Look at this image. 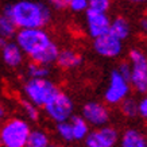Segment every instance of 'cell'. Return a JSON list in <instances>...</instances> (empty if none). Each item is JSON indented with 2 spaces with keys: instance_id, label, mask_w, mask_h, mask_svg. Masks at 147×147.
I'll list each match as a JSON object with an SVG mask.
<instances>
[{
  "instance_id": "f1b7e54d",
  "label": "cell",
  "mask_w": 147,
  "mask_h": 147,
  "mask_svg": "<svg viewBox=\"0 0 147 147\" xmlns=\"http://www.w3.org/2000/svg\"><path fill=\"white\" fill-rule=\"evenodd\" d=\"M4 115H5V109H4V107L0 104V120L4 117Z\"/></svg>"
},
{
  "instance_id": "d6986e66",
  "label": "cell",
  "mask_w": 147,
  "mask_h": 147,
  "mask_svg": "<svg viewBox=\"0 0 147 147\" xmlns=\"http://www.w3.org/2000/svg\"><path fill=\"white\" fill-rule=\"evenodd\" d=\"M49 74H50V69L46 65H42V63L32 61L27 66V76L30 78H47Z\"/></svg>"
},
{
  "instance_id": "5b68a950",
  "label": "cell",
  "mask_w": 147,
  "mask_h": 147,
  "mask_svg": "<svg viewBox=\"0 0 147 147\" xmlns=\"http://www.w3.org/2000/svg\"><path fill=\"white\" fill-rule=\"evenodd\" d=\"M131 61V74L129 84L139 93H146L147 90V58L142 50L132 49L129 51Z\"/></svg>"
},
{
  "instance_id": "cb8c5ba5",
  "label": "cell",
  "mask_w": 147,
  "mask_h": 147,
  "mask_svg": "<svg viewBox=\"0 0 147 147\" xmlns=\"http://www.w3.org/2000/svg\"><path fill=\"white\" fill-rule=\"evenodd\" d=\"M67 7L73 12H82L88 8V0H70Z\"/></svg>"
},
{
  "instance_id": "30bf717a",
  "label": "cell",
  "mask_w": 147,
  "mask_h": 147,
  "mask_svg": "<svg viewBox=\"0 0 147 147\" xmlns=\"http://www.w3.org/2000/svg\"><path fill=\"white\" fill-rule=\"evenodd\" d=\"M85 18H86L88 34H89L93 39L109 31L111 19H109V16L107 15V12H100V11H94V9L86 8L85 9Z\"/></svg>"
},
{
  "instance_id": "7c38bea8",
  "label": "cell",
  "mask_w": 147,
  "mask_h": 147,
  "mask_svg": "<svg viewBox=\"0 0 147 147\" xmlns=\"http://www.w3.org/2000/svg\"><path fill=\"white\" fill-rule=\"evenodd\" d=\"M1 57L5 65L9 67H18L23 62V51L16 45V42H7L1 47Z\"/></svg>"
},
{
  "instance_id": "ffe728a7",
  "label": "cell",
  "mask_w": 147,
  "mask_h": 147,
  "mask_svg": "<svg viewBox=\"0 0 147 147\" xmlns=\"http://www.w3.org/2000/svg\"><path fill=\"white\" fill-rule=\"evenodd\" d=\"M121 112L124 113L127 117H134L138 115V101H135L134 98L125 97L124 100H121Z\"/></svg>"
},
{
  "instance_id": "3957f363",
  "label": "cell",
  "mask_w": 147,
  "mask_h": 147,
  "mask_svg": "<svg viewBox=\"0 0 147 147\" xmlns=\"http://www.w3.org/2000/svg\"><path fill=\"white\" fill-rule=\"evenodd\" d=\"M30 124L23 119L13 117L0 127V146L1 147H26L30 135Z\"/></svg>"
},
{
  "instance_id": "e0dca14e",
  "label": "cell",
  "mask_w": 147,
  "mask_h": 147,
  "mask_svg": "<svg viewBox=\"0 0 147 147\" xmlns=\"http://www.w3.org/2000/svg\"><path fill=\"white\" fill-rule=\"evenodd\" d=\"M16 31H18V27L15 26L12 19L9 18L8 15H5L4 12L0 13V36L9 39V38L15 36Z\"/></svg>"
},
{
  "instance_id": "d4e9b609",
  "label": "cell",
  "mask_w": 147,
  "mask_h": 147,
  "mask_svg": "<svg viewBox=\"0 0 147 147\" xmlns=\"http://www.w3.org/2000/svg\"><path fill=\"white\" fill-rule=\"evenodd\" d=\"M117 71H119V73H120V74L124 77V78H127V80L129 81V74H131V63L123 62L120 66H119Z\"/></svg>"
},
{
  "instance_id": "ba28073f",
  "label": "cell",
  "mask_w": 147,
  "mask_h": 147,
  "mask_svg": "<svg viewBox=\"0 0 147 147\" xmlns=\"http://www.w3.org/2000/svg\"><path fill=\"white\" fill-rule=\"evenodd\" d=\"M84 140L86 147H115L119 140V134L113 127L105 124L94 131H89Z\"/></svg>"
},
{
  "instance_id": "83f0119b",
  "label": "cell",
  "mask_w": 147,
  "mask_h": 147,
  "mask_svg": "<svg viewBox=\"0 0 147 147\" xmlns=\"http://www.w3.org/2000/svg\"><path fill=\"white\" fill-rule=\"evenodd\" d=\"M140 27H142V30H144V31L147 30V20H146V18L140 20Z\"/></svg>"
},
{
  "instance_id": "4fadbf2b",
  "label": "cell",
  "mask_w": 147,
  "mask_h": 147,
  "mask_svg": "<svg viewBox=\"0 0 147 147\" xmlns=\"http://www.w3.org/2000/svg\"><path fill=\"white\" fill-rule=\"evenodd\" d=\"M55 62L58 63V66L62 67V69H76L82 63V57L81 54L73 51V50H62L58 53L57 61Z\"/></svg>"
},
{
  "instance_id": "f546056e",
  "label": "cell",
  "mask_w": 147,
  "mask_h": 147,
  "mask_svg": "<svg viewBox=\"0 0 147 147\" xmlns=\"http://www.w3.org/2000/svg\"><path fill=\"white\" fill-rule=\"evenodd\" d=\"M7 42H8V39H5V38H3V36H0V49H1Z\"/></svg>"
},
{
  "instance_id": "7a4b0ae2",
  "label": "cell",
  "mask_w": 147,
  "mask_h": 147,
  "mask_svg": "<svg viewBox=\"0 0 147 147\" xmlns=\"http://www.w3.org/2000/svg\"><path fill=\"white\" fill-rule=\"evenodd\" d=\"M15 42L23 54L34 59L53 43V39L43 28H19L15 34Z\"/></svg>"
},
{
  "instance_id": "44dd1931",
  "label": "cell",
  "mask_w": 147,
  "mask_h": 147,
  "mask_svg": "<svg viewBox=\"0 0 147 147\" xmlns=\"http://www.w3.org/2000/svg\"><path fill=\"white\" fill-rule=\"evenodd\" d=\"M57 132L63 140H66V142H71L73 140V132H71V125L69 120L57 123Z\"/></svg>"
},
{
  "instance_id": "7402d4cb",
  "label": "cell",
  "mask_w": 147,
  "mask_h": 147,
  "mask_svg": "<svg viewBox=\"0 0 147 147\" xmlns=\"http://www.w3.org/2000/svg\"><path fill=\"white\" fill-rule=\"evenodd\" d=\"M22 108H23V112L26 113V116L32 121H36L39 119V109L36 107L35 104H32L31 101L28 100H23L22 101Z\"/></svg>"
},
{
  "instance_id": "4dcf8cb0",
  "label": "cell",
  "mask_w": 147,
  "mask_h": 147,
  "mask_svg": "<svg viewBox=\"0 0 147 147\" xmlns=\"http://www.w3.org/2000/svg\"><path fill=\"white\" fill-rule=\"evenodd\" d=\"M132 1H135V3H143V1H146V0H132Z\"/></svg>"
},
{
  "instance_id": "5bb4252c",
  "label": "cell",
  "mask_w": 147,
  "mask_h": 147,
  "mask_svg": "<svg viewBox=\"0 0 147 147\" xmlns=\"http://www.w3.org/2000/svg\"><path fill=\"white\" fill-rule=\"evenodd\" d=\"M121 147H147L146 136L135 128L127 129L120 140Z\"/></svg>"
},
{
  "instance_id": "8fae6325",
  "label": "cell",
  "mask_w": 147,
  "mask_h": 147,
  "mask_svg": "<svg viewBox=\"0 0 147 147\" xmlns=\"http://www.w3.org/2000/svg\"><path fill=\"white\" fill-rule=\"evenodd\" d=\"M82 117L86 120L88 124L101 127L109 121V111L101 102L90 101L86 102L82 108Z\"/></svg>"
},
{
  "instance_id": "4316f807",
  "label": "cell",
  "mask_w": 147,
  "mask_h": 147,
  "mask_svg": "<svg viewBox=\"0 0 147 147\" xmlns=\"http://www.w3.org/2000/svg\"><path fill=\"white\" fill-rule=\"evenodd\" d=\"M50 4L53 5L54 8H57V9H59V4H58V0H47Z\"/></svg>"
},
{
  "instance_id": "6da1fadb",
  "label": "cell",
  "mask_w": 147,
  "mask_h": 147,
  "mask_svg": "<svg viewBox=\"0 0 147 147\" xmlns=\"http://www.w3.org/2000/svg\"><path fill=\"white\" fill-rule=\"evenodd\" d=\"M18 28H43L51 20L49 5L36 0H18L3 9Z\"/></svg>"
},
{
  "instance_id": "484cf974",
  "label": "cell",
  "mask_w": 147,
  "mask_h": 147,
  "mask_svg": "<svg viewBox=\"0 0 147 147\" xmlns=\"http://www.w3.org/2000/svg\"><path fill=\"white\" fill-rule=\"evenodd\" d=\"M138 115H140L143 119L147 117V98H142L138 102Z\"/></svg>"
},
{
  "instance_id": "9a60e30c",
  "label": "cell",
  "mask_w": 147,
  "mask_h": 147,
  "mask_svg": "<svg viewBox=\"0 0 147 147\" xmlns=\"http://www.w3.org/2000/svg\"><path fill=\"white\" fill-rule=\"evenodd\" d=\"M112 35L119 38L120 40L127 39L131 34V26H129L128 20L123 16H117L109 23V31Z\"/></svg>"
},
{
  "instance_id": "ac0fdd59",
  "label": "cell",
  "mask_w": 147,
  "mask_h": 147,
  "mask_svg": "<svg viewBox=\"0 0 147 147\" xmlns=\"http://www.w3.org/2000/svg\"><path fill=\"white\" fill-rule=\"evenodd\" d=\"M47 146H50V139L46 132L40 131V129L30 131L26 147H47Z\"/></svg>"
},
{
  "instance_id": "277c9868",
  "label": "cell",
  "mask_w": 147,
  "mask_h": 147,
  "mask_svg": "<svg viewBox=\"0 0 147 147\" xmlns=\"http://www.w3.org/2000/svg\"><path fill=\"white\" fill-rule=\"evenodd\" d=\"M58 90L57 85L47 78H30L23 86L27 100L36 107H43Z\"/></svg>"
},
{
  "instance_id": "52a82bcc",
  "label": "cell",
  "mask_w": 147,
  "mask_h": 147,
  "mask_svg": "<svg viewBox=\"0 0 147 147\" xmlns=\"http://www.w3.org/2000/svg\"><path fill=\"white\" fill-rule=\"evenodd\" d=\"M129 89H131L129 81L124 78L117 70H113L111 73V77H109V84H108V88L105 90L104 98L111 105L120 104L121 100L128 97Z\"/></svg>"
},
{
  "instance_id": "603a6c76",
  "label": "cell",
  "mask_w": 147,
  "mask_h": 147,
  "mask_svg": "<svg viewBox=\"0 0 147 147\" xmlns=\"http://www.w3.org/2000/svg\"><path fill=\"white\" fill-rule=\"evenodd\" d=\"M111 5V0H88V8L100 11V12H107Z\"/></svg>"
},
{
  "instance_id": "8992f818",
  "label": "cell",
  "mask_w": 147,
  "mask_h": 147,
  "mask_svg": "<svg viewBox=\"0 0 147 147\" xmlns=\"http://www.w3.org/2000/svg\"><path fill=\"white\" fill-rule=\"evenodd\" d=\"M73 101L67 94L58 90L53 97L43 105L46 115L55 123L69 120L73 116Z\"/></svg>"
},
{
  "instance_id": "2e32d148",
  "label": "cell",
  "mask_w": 147,
  "mask_h": 147,
  "mask_svg": "<svg viewBox=\"0 0 147 147\" xmlns=\"http://www.w3.org/2000/svg\"><path fill=\"white\" fill-rule=\"evenodd\" d=\"M69 121L71 125L73 140H84L89 132V124L86 123V120L82 116H71Z\"/></svg>"
},
{
  "instance_id": "9c48e42d",
  "label": "cell",
  "mask_w": 147,
  "mask_h": 147,
  "mask_svg": "<svg viewBox=\"0 0 147 147\" xmlns=\"http://www.w3.org/2000/svg\"><path fill=\"white\" fill-rule=\"evenodd\" d=\"M93 47L96 53L105 58H115L119 57L123 50V40L112 35L111 32H105L102 35L94 38Z\"/></svg>"
},
{
  "instance_id": "1f68e13d",
  "label": "cell",
  "mask_w": 147,
  "mask_h": 147,
  "mask_svg": "<svg viewBox=\"0 0 147 147\" xmlns=\"http://www.w3.org/2000/svg\"><path fill=\"white\" fill-rule=\"evenodd\" d=\"M47 147H54V146H51V144H50V146H47Z\"/></svg>"
}]
</instances>
